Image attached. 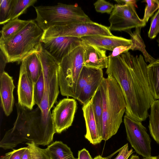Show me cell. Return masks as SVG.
Masks as SVG:
<instances>
[{
	"label": "cell",
	"mask_w": 159,
	"mask_h": 159,
	"mask_svg": "<svg viewBox=\"0 0 159 159\" xmlns=\"http://www.w3.org/2000/svg\"><path fill=\"white\" fill-rule=\"evenodd\" d=\"M84 42L105 50L112 51L116 48L121 46H130L132 40L115 36H108L100 35H90L81 37Z\"/></svg>",
	"instance_id": "obj_14"
},
{
	"label": "cell",
	"mask_w": 159,
	"mask_h": 159,
	"mask_svg": "<svg viewBox=\"0 0 159 159\" xmlns=\"http://www.w3.org/2000/svg\"><path fill=\"white\" fill-rule=\"evenodd\" d=\"M142 28L141 27L136 28L133 32L131 30L126 31L129 34L132 42L130 50L133 51L138 50L141 51L144 56L146 62L151 64L156 59L151 56L146 50L145 45L140 35Z\"/></svg>",
	"instance_id": "obj_23"
},
{
	"label": "cell",
	"mask_w": 159,
	"mask_h": 159,
	"mask_svg": "<svg viewBox=\"0 0 159 159\" xmlns=\"http://www.w3.org/2000/svg\"><path fill=\"white\" fill-rule=\"evenodd\" d=\"M82 110L86 129L85 138L93 145L100 143L102 140L98 133L91 99L87 104L83 105Z\"/></svg>",
	"instance_id": "obj_17"
},
{
	"label": "cell",
	"mask_w": 159,
	"mask_h": 159,
	"mask_svg": "<svg viewBox=\"0 0 159 159\" xmlns=\"http://www.w3.org/2000/svg\"><path fill=\"white\" fill-rule=\"evenodd\" d=\"M21 159H32L29 149L27 146L26 147Z\"/></svg>",
	"instance_id": "obj_39"
},
{
	"label": "cell",
	"mask_w": 159,
	"mask_h": 159,
	"mask_svg": "<svg viewBox=\"0 0 159 159\" xmlns=\"http://www.w3.org/2000/svg\"><path fill=\"white\" fill-rule=\"evenodd\" d=\"M93 159H108L106 157H102L100 155H98L95 157Z\"/></svg>",
	"instance_id": "obj_41"
},
{
	"label": "cell",
	"mask_w": 159,
	"mask_h": 159,
	"mask_svg": "<svg viewBox=\"0 0 159 159\" xmlns=\"http://www.w3.org/2000/svg\"><path fill=\"white\" fill-rule=\"evenodd\" d=\"M45 90L44 79L42 72L37 81L34 84V98L35 104L39 107L41 103Z\"/></svg>",
	"instance_id": "obj_28"
},
{
	"label": "cell",
	"mask_w": 159,
	"mask_h": 159,
	"mask_svg": "<svg viewBox=\"0 0 159 159\" xmlns=\"http://www.w3.org/2000/svg\"><path fill=\"white\" fill-rule=\"evenodd\" d=\"M124 122L127 140L135 152L144 157H151V140L142 122L125 115Z\"/></svg>",
	"instance_id": "obj_10"
},
{
	"label": "cell",
	"mask_w": 159,
	"mask_h": 159,
	"mask_svg": "<svg viewBox=\"0 0 159 159\" xmlns=\"http://www.w3.org/2000/svg\"><path fill=\"white\" fill-rule=\"evenodd\" d=\"M108 20L111 31L126 32L146 25L138 16L135 5L132 4H115Z\"/></svg>",
	"instance_id": "obj_9"
},
{
	"label": "cell",
	"mask_w": 159,
	"mask_h": 159,
	"mask_svg": "<svg viewBox=\"0 0 159 159\" xmlns=\"http://www.w3.org/2000/svg\"><path fill=\"white\" fill-rule=\"evenodd\" d=\"M26 147L16 149H13L11 152L1 156L0 159H21Z\"/></svg>",
	"instance_id": "obj_34"
},
{
	"label": "cell",
	"mask_w": 159,
	"mask_h": 159,
	"mask_svg": "<svg viewBox=\"0 0 159 159\" xmlns=\"http://www.w3.org/2000/svg\"><path fill=\"white\" fill-rule=\"evenodd\" d=\"M37 16L35 21L43 31L56 25L92 21L77 4L59 3L51 6L34 7Z\"/></svg>",
	"instance_id": "obj_5"
},
{
	"label": "cell",
	"mask_w": 159,
	"mask_h": 159,
	"mask_svg": "<svg viewBox=\"0 0 159 159\" xmlns=\"http://www.w3.org/2000/svg\"><path fill=\"white\" fill-rule=\"evenodd\" d=\"M153 157L155 159H159V155Z\"/></svg>",
	"instance_id": "obj_44"
},
{
	"label": "cell",
	"mask_w": 159,
	"mask_h": 159,
	"mask_svg": "<svg viewBox=\"0 0 159 159\" xmlns=\"http://www.w3.org/2000/svg\"><path fill=\"white\" fill-rule=\"evenodd\" d=\"M95 35H113L109 27L92 21L51 27L43 31L42 39L60 36H71L80 38L84 36Z\"/></svg>",
	"instance_id": "obj_7"
},
{
	"label": "cell",
	"mask_w": 159,
	"mask_h": 159,
	"mask_svg": "<svg viewBox=\"0 0 159 159\" xmlns=\"http://www.w3.org/2000/svg\"><path fill=\"white\" fill-rule=\"evenodd\" d=\"M108 57L106 73L115 79L121 89L126 103L125 115L137 121L145 120L155 100L149 88L148 65L143 57L134 56L128 51Z\"/></svg>",
	"instance_id": "obj_1"
},
{
	"label": "cell",
	"mask_w": 159,
	"mask_h": 159,
	"mask_svg": "<svg viewBox=\"0 0 159 159\" xmlns=\"http://www.w3.org/2000/svg\"><path fill=\"white\" fill-rule=\"evenodd\" d=\"M43 48L59 62L77 47L81 45L80 38L60 36L42 40Z\"/></svg>",
	"instance_id": "obj_12"
},
{
	"label": "cell",
	"mask_w": 159,
	"mask_h": 159,
	"mask_svg": "<svg viewBox=\"0 0 159 159\" xmlns=\"http://www.w3.org/2000/svg\"><path fill=\"white\" fill-rule=\"evenodd\" d=\"M17 117L15 123L27 137L28 142L37 146L49 144L56 132L49 108L48 97L45 91L40 106L30 110L16 103Z\"/></svg>",
	"instance_id": "obj_2"
},
{
	"label": "cell",
	"mask_w": 159,
	"mask_h": 159,
	"mask_svg": "<svg viewBox=\"0 0 159 159\" xmlns=\"http://www.w3.org/2000/svg\"><path fill=\"white\" fill-rule=\"evenodd\" d=\"M97 69L84 66L77 81L75 99H77L82 90L89 81Z\"/></svg>",
	"instance_id": "obj_25"
},
{
	"label": "cell",
	"mask_w": 159,
	"mask_h": 159,
	"mask_svg": "<svg viewBox=\"0 0 159 159\" xmlns=\"http://www.w3.org/2000/svg\"><path fill=\"white\" fill-rule=\"evenodd\" d=\"M28 76L34 84L42 72V67L38 53L34 52L25 58L21 61Z\"/></svg>",
	"instance_id": "obj_20"
},
{
	"label": "cell",
	"mask_w": 159,
	"mask_h": 159,
	"mask_svg": "<svg viewBox=\"0 0 159 159\" xmlns=\"http://www.w3.org/2000/svg\"><path fill=\"white\" fill-rule=\"evenodd\" d=\"M102 102V122L99 134L106 141L117 132L126 110V103L121 89L115 79L107 75L100 86Z\"/></svg>",
	"instance_id": "obj_3"
},
{
	"label": "cell",
	"mask_w": 159,
	"mask_h": 159,
	"mask_svg": "<svg viewBox=\"0 0 159 159\" xmlns=\"http://www.w3.org/2000/svg\"><path fill=\"white\" fill-rule=\"evenodd\" d=\"M0 75L2 74L4 71V69L6 64L7 62V60L6 56L0 50Z\"/></svg>",
	"instance_id": "obj_38"
},
{
	"label": "cell",
	"mask_w": 159,
	"mask_h": 159,
	"mask_svg": "<svg viewBox=\"0 0 159 159\" xmlns=\"http://www.w3.org/2000/svg\"><path fill=\"white\" fill-rule=\"evenodd\" d=\"M49 159H77L70 148L61 141H55L44 149Z\"/></svg>",
	"instance_id": "obj_19"
},
{
	"label": "cell",
	"mask_w": 159,
	"mask_h": 159,
	"mask_svg": "<svg viewBox=\"0 0 159 159\" xmlns=\"http://www.w3.org/2000/svg\"><path fill=\"white\" fill-rule=\"evenodd\" d=\"M157 42L158 43V46L159 47V36L158 38V39L157 40Z\"/></svg>",
	"instance_id": "obj_45"
},
{
	"label": "cell",
	"mask_w": 159,
	"mask_h": 159,
	"mask_svg": "<svg viewBox=\"0 0 159 159\" xmlns=\"http://www.w3.org/2000/svg\"><path fill=\"white\" fill-rule=\"evenodd\" d=\"M142 2L147 3L143 19L146 23L154 12L159 9V0H146Z\"/></svg>",
	"instance_id": "obj_30"
},
{
	"label": "cell",
	"mask_w": 159,
	"mask_h": 159,
	"mask_svg": "<svg viewBox=\"0 0 159 159\" xmlns=\"http://www.w3.org/2000/svg\"><path fill=\"white\" fill-rule=\"evenodd\" d=\"M96 11L102 13H107L111 14L114 5L105 0H98L94 4Z\"/></svg>",
	"instance_id": "obj_32"
},
{
	"label": "cell",
	"mask_w": 159,
	"mask_h": 159,
	"mask_svg": "<svg viewBox=\"0 0 159 159\" xmlns=\"http://www.w3.org/2000/svg\"><path fill=\"white\" fill-rule=\"evenodd\" d=\"M82 45L84 51V66L100 69L107 68L109 60L106 50L83 41Z\"/></svg>",
	"instance_id": "obj_15"
},
{
	"label": "cell",
	"mask_w": 159,
	"mask_h": 159,
	"mask_svg": "<svg viewBox=\"0 0 159 159\" xmlns=\"http://www.w3.org/2000/svg\"><path fill=\"white\" fill-rule=\"evenodd\" d=\"M119 153L114 159H128L134 152L132 149L129 150L128 144L127 143L118 150Z\"/></svg>",
	"instance_id": "obj_35"
},
{
	"label": "cell",
	"mask_w": 159,
	"mask_h": 159,
	"mask_svg": "<svg viewBox=\"0 0 159 159\" xmlns=\"http://www.w3.org/2000/svg\"><path fill=\"white\" fill-rule=\"evenodd\" d=\"M77 159H93L89 151L85 148H84L79 151Z\"/></svg>",
	"instance_id": "obj_37"
},
{
	"label": "cell",
	"mask_w": 159,
	"mask_h": 159,
	"mask_svg": "<svg viewBox=\"0 0 159 159\" xmlns=\"http://www.w3.org/2000/svg\"><path fill=\"white\" fill-rule=\"evenodd\" d=\"M43 31L34 20H30L20 31L10 39L0 42V48L7 62H21L26 57L38 53L43 47Z\"/></svg>",
	"instance_id": "obj_4"
},
{
	"label": "cell",
	"mask_w": 159,
	"mask_h": 159,
	"mask_svg": "<svg viewBox=\"0 0 159 159\" xmlns=\"http://www.w3.org/2000/svg\"><path fill=\"white\" fill-rule=\"evenodd\" d=\"M37 1L36 0H13L11 20L18 18Z\"/></svg>",
	"instance_id": "obj_27"
},
{
	"label": "cell",
	"mask_w": 159,
	"mask_h": 159,
	"mask_svg": "<svg viewBox=\"0 0 159 159\" xmlns=\"http://www.w3.org/2000/svg\"><path fill=\"white\" fill-rule=\"evenodd\" d=\"M13 0H0V24L7 23L11 20Z\"/></svg>",
	"instance_id": "obj_29"
},
{
	"label": "cell",
	"mask_w": 159,
	"mask_h": 159,
	"mask_svg": "<svg viewBox=\"0 0 159 159\" xmlns=\"http://www.w3.org/2000/svg\"><path fill=\"white\" fill-rule=\"evenodd\" d=\"M29 149L32 159H49L45 149L39 147L33 142L26 143Z\"/></svg>",
	"instance_id": "obj_31"
},
{
	"label": "cell",
	"mask_w": 159,
	"mask_h": 159,
	"mask_svg": "<svg viewBox=\"0 0 159 159\" xmlns=\"http://www.w3.org/2000/svg\"><path fill=\"white\" fill-rule=\"evenodd\" d=\"M129 159H140L139 157L136 155H132Z\"/></svg>",
	"instance_id": "obj_42"
},
{
	"label": "cell",
	"mask_w": 159,
	"mask_h": 159,
	"mask_svg": "<svg viewBox=\"0 0 159 159\" xmlns=\"http://www.w3.org/2000/svg\"><path fill=\"white\" fill-rule=\"evenodd\" d=\"M147 70L150 92L155 100H159V59L148 65Z\"/></svg>",
	"instance_id": "obj_21"
},
{
	"label": "cell",
	"mask_w": 159,
	"mask_h": 159,
	"mask_svg": "<svg viewBox=\"0 0 159 159\" xmlns=\"http://www.w3.org/2000/svg\"><path fill=\"white\" fill-rule=\"evenodd\" d=\"M118 4H132L135 5L136 2V1L134 0H115Z\"/></svg>",
	"instance_id": "obj_40"
},
{
	"label": "cell",
	"mask_w": 159,
	"mask_h": 159,
	"mask_svg": "<svg viewBox=\"0 0 159 159\" xmlns=\"http://www.w3.org/2000/svg\"><path fill=\"white\" fill-rule=\"evenodd\" d=\"M30 20H21L18 18L11 20L4 25L0 31V42L7 41L20 31Z\"/></svg>",
	"instance_id": "obj_22"
},
{
	"label": "cell",
	"mask_w": 159,
	"mask_h": 159,
	"mask_svg": "<svg viewBox=\"0 0 159 159\" xmlns=\"http://www.w3.org/2000/svg\"><path fill=\"white\" fill-rule=\"evenodd\" d=\"M77 108L74 98H64L58 103L51 114L56 133H61L72 125Z\"/></svg>",
	"instance_id": "obj_11"
},
{
	"label": "cell",
	"mask_w": 159,
	"mask_h": 159,
	"mask_svg": "<svg viewBox=\"0 0 159 159\" xmlns=\"http://www.w3.org/2000/svg\"><path fill=\"white\" fill-rule=\"evenodd\" d=\"M0 94L2 106L5 114L9 116L14 103L13 92L15 86L12 77L4 71L0 75Z\"/></svg>",
	"instance_id": "obj_16"
},
{
	"label": "cell",
	"mask_w": 159,
	"mask_h": 159,
	"mask_svg": "<svg viewBox=\"0 0 159 159\" xmlns=\"http://www.w3.org/2000/svg\"><path fill=\"white\" fill-rule=\"evenodd\" d=\"M38 54L42 65L45 89L51 109L56 102L59 93L58 73L60 62L43 47Z\"/></svg>",
	"instance_id": "obj_8"
},
{
	"label": "cell",
	"mask_w": 159,
	"mask_h": 159,
	"mask_svg": "<svg viewBox=\"0 0 159 159\" xmlns=\"http://www.w3.org/2000/svg\"><path fill=\"white\" fill-rule=\"evenodd\" d=\"M91 99L98 132L99 135L102 126V98L100 86L95 92Z\"/></svg>",
	"instance_id": "obj_26"
},
{
	"label": "cell",
	"mask_w": 159,
	"mask_h": 159,
	"mask_svg": "<svg viewBox=\"0 0 159 159\" xmlns=\"http://www.w3.org/2000/svg\"><path fill=\"white\" fill-rule=\"evenodd\" d=\"M142 159H155L153 158V157L152 156V157H148V158L144 157L143 158H142Z\"/></svg>",
	"instance_id": "obj_43"
},
{
	"label": "cell",
	"mask_w": 159,
	"mask_h": 159,
	"mask_svg": "<svg viewBox=\"0 0 159 159\" xmlns=\"http://www.w3.org/2000/svg\"><path fill=\"white\" fill-rule=\"evenodd\" d=\"M103 78L102 70L97 69L89 81L82 90L77 100L83 105L87 104L93 96Z\"/></svg>",
	"instance_id": "obj_18"
},
{
	"label": "cell",
	"mask_w": 159,
	"mask_h": 159,
	"mask_svg": "<svg viewBox=\"0 0 159 159\" xmlns=\"http://www.w3.org/2000/svg\"><path fill=\"white\" fill-rule=\"evenodd\" d=\"M159 33V9L154 14L151 20L150 28L148 33L150 39L156 38Z\"/></svg>",
	"instance_id": "obj_33"
},
{
	"label": "cell",
	"mask_w": 159,
	"mask_h": 159,
	"mask_svg": "<svg viewBox=\"0 0 159 159\" xmlns=\"http://www.w3.org/2000/svg\"><path fill=\"white\" fill-rule=\"evenodd\" d=\"M34 83L28 76L24 64L21 62L17 88L18 104L30 110L35 103L34 98Z\"/></svg>",
	"instance_id": "obj_13"
},
{
	"label": "cell",
	"mask_w": 159,
	"mask_h": 159,
	"mask_svg": "<svg viewBox=\"0 0 159 159\" xmlns=\"http://www.w3.org/2000/svg\"><path fill=\"white\" fill-rule=\"evenodd\" d=\"M131 46H121L117 47L114 49L111 55L108 57H114L118 56L120 54L128 52L130 49Z\"/></svg>",
	"instance_id": "obj_36"
},
{
	"label": "cell",
	"mask_w": 159,
	"mask_h": 159,
	"mask_svg": "<svg viewBox=\"0 0 159 159\" xmlns=\"http://www.w3.org/2000/svg\"><path fill=\"white\" fill-rule=\"evenodd\" d=\"M84 51L81 45L65 57L60 62L58 78L62 96L75 99L77 81L84 66Z\"/></svg>",
	"instance_id": "obj_6"
},
{
	"label": "cell",
	"mask_w": 159,
	"mask_h": 159,
	"mask_svg": "<svg viewBox=\"0 0 159 159\" xmlns=\"http://www.w3.org/2000/svg\"><path fill=\"white\" fill-rule=\"evenodd\" d=\"M150 108L148 128L151 136L159 144V100H154Z\"/></svg>",
	"instance_id": "obj_24"
}]
</instances>
